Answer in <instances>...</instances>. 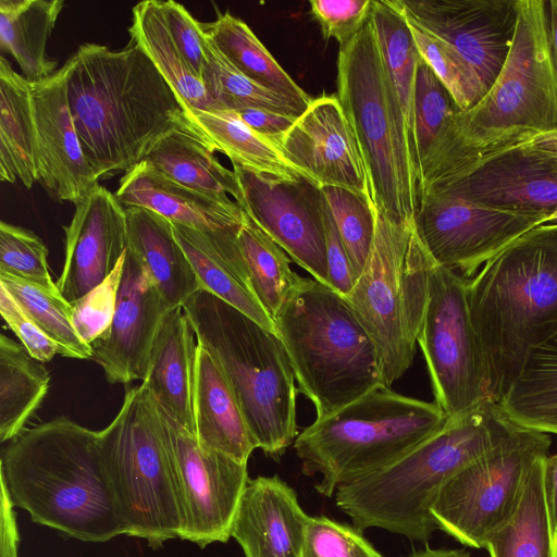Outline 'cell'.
I'll return each instance as SVG.
<instances>
[{"instance_id":"cell-1","label":"cell","mask_w":557,"mask_h":557,"mask_svg":"<svg viewBox=\"0 0 557 557\" xmlns=\"http://www.w3.org/2000/svg\"><path fill=\"white\" fill-rule=\"evenodd\" d=\"M63 66L74 124L99 180L135 168L188 120L176 91L132 40L117 50L83 44Z\"/></svg>"},{"instance_id":"cell-2","label":"cell","mask_w":557,"mask_h":557,"mask_svg":"<svg viewBox=\"0 0 557 557\" xmlns=\"http://www.w3.org/2000/svg\"><path fill=\"white\" fill-rule=\"evenodd\" d=\"M557 132V67L546 0H518L509 55L485 96L459 111L419 170V195L502 151Z\"/></svg>"},{"instance_id":"cell-3","label":"cell","mask_w":557,"mask_h":557,"mask_svg":"<svg viewBox=\"0 0 557 557\" xmlns=\"http://www.w3.org/2000/svg\"><path fill=\"white\" fill-rule=\"evenodd\" d=\"M0 481L40 525L104 543L124 534L104 475L98 432L66 417L25 428L1 450Z\"/></svg>"},{"instance_id":"cell-4","label":"cell","mask_w":557,"mask_h":557,"mask_svg":"<svg viewBox=\"0 0 557 557\" xmlns=\"http://www.w3.org/2000/svg\"><path fill=\"white\" fill-rule=\"evenodd\" d=\"M468 307L499 403L528 351L557 327V223L533 227L467 283Z\"/></svg>"},{"instance_id":"cell-5","label":"cell","mask_w":557,"mask_h":557,"mask_svg":"<svg viewBox=\"0 0 557 557\" xmlns=\"http://www.w3.org/2000/svg\"><path fill=\"white\" fill-rule=\"evenodd\" d=\"M487 399L385 468L335 492L336 505L359 530L380 528L425 542L437 528L431 507L441 488L492 448L513 425Z\"/></svg>"},{"instance_id":"cell-6","label":"cell","mask_w":557,"mask_h":557,"mask_svg":"<svg viewBox=\"0 0 557 557\" xmlns=\"http://www.w3.org/2000/svg\"><path fill=\"white\" fill-rule=\"evenodd\" d=\"M298 389L321 418L383 386L375 345L344 296L299 276L274 318Z\"/></svg>"},{"instance_id":"cell-7","label":"cell","mask_w":557,"mask_h":557,"mask_svg":"<svg viewBox=\"0 0 557 557\" xmlns=\"http://www.w3.org/2000/svg\"><path fill=\"white\" fill-rule=\"evenodd\" d=\"M182 308L197 344L224 372L257 448L280 458L297 435L296 380L281 339L206 289Z\"/></svg>"},{"instance_id":"cell-8","label":"cell","mask_w":557,"mask_h":557,"mask_svg":"<svg viewBox=\"0 0 557 557\" xmlns=\"http://www.w3.org/2000/svg\"><path fill=\"white\" fill-rule=\"evenodd\" d=\"M337 94L355 136L374 208L396 221H413L419 174L412 135L370 22L337 58Z\"/></svg>"},{"instance_id":"cell-9","label":"cell","mask_w":557,"mask_h":557,"mask_svg":"<svg viewBox=\"0 0 557 557\" xmlns=\"http://www.w3.org/2000/svg\"><path fill=\"white\" fill-rule=\"evenodd\" d=\"M435 403L379 386L336 411L317 418L294 441L306 475L320 474L317 491L336 490L396 461L445 426Z\"/></svg>"},{"instance_id":"cell-10","label":"cell","mask_w":557,"mask_h":557,"mask_svg":"<svg viewBox=\"0 0 557 557\" xmlns=\"http://www.w3.org/2000/svg\"><path fill=\"white\" fill-rule=\"evenodd\" d=\"M101 462L124 534L156 550L180 539L182 509L161 410L148 387H128L98 431Z\"/></svg>"},{"instance_id":"cell-11","label":"cell","mask_w":557,"mask_h":557,"mask_svg":"<svg viewBox=\"0 0 557 557\" xmlns=\"http://www.w3.org/2000/svg\"><path fill=\"white\" fill-rule=\"evenodd\" d=\"M374 214L370 255L345 299L372 338L383 386L391 388L412 364L435 263L414 220L396 221L375 208Z\"/></svg>"},{"instance_id":"cell-12","label":"cell","mask_w":557,"mask_h":557,"mask_svg":"<svg viewBox=\"0 0 557 557\" xmlns=\"http://www.w3.org/2000/svg\"><path fill=\"white\" fill-rule=\"evenodd\" d=\"M549 434L516 424L486 453L454 475L431 507L437 528L473 548L513 510L534 462L548 456Z\"/></svg>"},{"instance_id":"cell-13","label":"cell","mask_w":557,"mask_h":557,"mask_svg":"<svg viewBox=\"0 0 557 557\" xmlns=\"http://www.w3.org/2000/svg\"><path fill=\"white\" fill-rule=\"evenodd\" d=\"M467 283L468 278L454 270L432 268L417 336L434 403L449 419L491 399L483 352L470 319Z\"/></svg>"},{"instance_id":"cell-14","label":"cell","mask_w":557,"mask_h":557,"mask_svg":"<svg viewBox=\"0 0 557 557\" xmlns=\"http://www.w3.org/2000/svg\"><path fill=\"white\" fill-rule=\"evenodd\" d=\"M160 410L181 502L180 539L200 548L226 543L249 480L247 463L203 448L196 434Z\"/></svg>"},{"instance_id":"cell-15","label":"cell","mask_w":557,"mask_h":557,"mask_svg":"<svg viewBox=\"0 0 557 557\" xmlns=\"http://www.w3.org/2000/svg\"><path fill=\"white\" fill-rule=\"evenodd\" d=\"M542 223L445 193L419 198L414 228L436 265L474 276L488 260Z\"/></svg>"},{"instance_id":"cell-16","label":"cell","mask_w":557,"mask_h":557,"mask_svg":"<svg viewBox=\"0 0 557 557\" xmlns=\"http://www.w3.org/2000/svg\"><path fill=\"white\" fill-rule=\"evenodd\" d=\"M240 189L239 207L298 265L329 286V267L322 189L302 176L274 178L233 166Z\"/></svg>"},{"instance_id":"cell-17","label":"cell","mask_w":557,"mask_h":557,"mask_svg":"<svg viewBox=\"0 0 557 557\" xmlns=\"http://www.w3.org/2000/svg\"><path fill=\"white\" fill-rule=\"evenodd\" d=\"M407 20L448 44L486 94L509 55L518 0H396Z\"/></svg>"},{"instance_id":"cell-18","label":"cell","mask_w":557,"mask_h":557,"mask_svg":"<svg viewBox=\"0 0 557 557\" xmlns=\"http://www.w3.org/2000/svg\"><path fill=\"white\" fill-rule=\"evenodd\" d=\"M445 193L542 224L557 223V154L519 146L421 191Z\"/></svg>"},{"instance_id":"cell-19","label":"cell","mask_w":557,"mask_h":557,"mask_svg":"<svg viewBox=\"0 0 557 557\" xmlns=\"http://www.w3.org/2000/svg\"><path fill=\"white\" fill-rule=\"evenodd\" d=\"M170 310L147 270L127 249L112 322L90 345L92 359L109 383L145 380L154 341Z\"/></svg>"},{"instance_id":"cell-20","label":"cell","mask_w":557,"mask_h":557,"mask_svg":"<svg viewBox=\"0 0 557 557\" xmlns=\"http://www.w3.org/2000/svg\"><path fill=\"white\" fill-rule=\"evenodd\" d=\"M274 145L290 165L320 188L342 187L369 195L363 162L336 96L312 99Z\"/></svg>"},{"instance_id":"cell-21","label":"cell","mask_w":557,"mask_h":557,"mask_svg":"<svg viewBox=\"0 0 557 557\" xmlns=\"http://www.w3.org/2000/svg\"><path fill=\"white\" fill-rule=\"evenodd\" d=\"M74 206L64 226V263L55 282L71 304L104 281L127 250L125 209L115 195L97 185Z\"/></svg>"},{"instance_id":"cell-22","label":"cell","mask_w":557,"mask_h":557,"mask_svg":"<svg viewBox=\"0 0 557 557\" xmlns=\"http://www.w3.org/2000/svg\"><path fill=\"white\" fill-rule=\"evenodd\" d=\"M38 181L59 201L77 203L99 178L87 161L70 110L65 69L32 84Z\"/></svg>"},{"instance_id":"cell-23","label":"cell","mask_w":557,"mask_h":557,"mask_svg":"<svg viewBox=\"0 0 557 557\" xmlns=\"http://www.w3.org/2000/svg\"><path fill=\"white\" fill-rule=\"evenodd\" d=\"M309 518L293 487L277 475H259L246 484L231 537L245 557H302Z\"/></svg>"},{"instance_id":"cell-24","label":"cell","mask_w":557,"mask_h":557,"mask_svg":"<svg viewBox=\"0 0 557 557\" xmlns=\"http://www.w3.org/2000/svg\"><path fill=\"white\" fill-rule=\"evenodd\" d=\"M114 195L124 208H146L199 231L238 230L244 218L243 209L228 195L186 187L145 162L124 173Z\"/></svg>"},{"instance_id":"cell-25","label":"cell","mask_w":557,"mask_h":557,"mask_svg":"<svg viewBox=\"0 0 557 557\" xmlns=\"http://www.w3.org/2000/svg\"><path fill=\"white\" fill-rule=\"evenodd\" d=\"M195 339V332L183 308L170 310L158 332L148 372L143 381L160 408L194 434Z\"/></svg>"},{"instance_id":"cell-26","label":"cell","mask_w":557,"mask_h":557,"mask_svg":"<svg viewBox=\"0 0 557 557\" xmlns=\"http://www.w3.org/2000/svg\"><path fill=\"white\" fill-rule=\"evenodd\" d=\"M194 414L196 436L209 450L248 463L257 448L238 400L218 361L197 344Z\"/></svg>"},{"instance_id":"cell-27","label":"cell","mask_w":557,"mask_h":557,"mask_svg":"<svg viewBox=\"0 0 557 557\" xmlns=\"http://www.w3.org/2000/svg\"><path fill=\"white\" fill-rule=\"evenodd\" d=\"M174 234L206 289L268 330L273 322L246 276L234 231L206 232L173 223Z\"/></svg>"},{"instance_id":"cell-28","label":"cell","mask_w":557,"mask_h":557,"mask_svg":"<svg viewBox=\"0 0 557 557\" xmlns=\"http://www.w3.org/2000/svg\"><path fill=\"white\" fill-rule=\"evenodd\" d=\"M124 209L127 249L147 270L169 308L182 307L202 287L174 234L172 222L146 208Z\"/></svg>"},{"instance_id":"cell-29","label":"cell","mask_w":557,"mask_h":557,"mask_svg":"<svg viewBox=\"0 0 557 557\" xmlns=\"http://www.w3.org/2000/svg\"><path fill=\"white\" fill-rule=\"evenodd\" d=\"M213 148L188 120L164 135L143 162L169 178L196 190L242 198L238 178L222 165Z\"/></svg>"},{"instance_id":"cell-30","label":"cell","mask_w":557,"mask_h":557,"mask_svg":"<svg viewBox=\"0 0 557 557\" xmlns=\"http://www.w3.org/2000/svg\"><path fill=\"white\" fill-rule=\"evenodd\" d=\"M0 180L26 188L38 181L32 83L0 58Z\"/></svg>"},{"instance_id":"cell-31","label":"cell","mask_w":557,"mask_h":557,"mask_svg":"<svg viewBox=\"0 0 557 557\" xmlns=\"http://www.w3.org/2000/svg\"><path fill=\"white\" fill-rule=\"evenodd\" d=\"M498 405L516 425L557 435V327L530 348Z\"/></svg>"},{"instance_id":"cell-32","label":"cell","mask_w":557,"mask_h":557,"mask_svg":"<svg viewBox=\"0 0 557 557\" xmlns=\"http://www.w3.org/2000/svg\"><path fill=\"white\" fill-rule=\"evenodd\" d=\"M532 466L509 517L486 539L491 557H557L545 491V460Z\"/></svg>"},{"instance_id":"cell-33","label":"cell","mask_w":557,"mask_h":557,"mask_svg":"<svg viewBox=\"0 0 557 557\" xmlns=\"http://www.w3.org/2000/svg\"><path fill=\"white\" fill-rule=\"evenodd\" d=\"M63 0H1L0 48L11 54L32 84L55 73L47 42L63 8Z\"/></svg>"},{"instance_id":"cell-34","label":"cell","mask_w":557,"mask_h":557,"mask_svg":"<svg viewBox=\"0 0 557 557\" xmlns=\"http://www.w3.org/2000/svg\"><path fill=\"white\" fill-rule=\"evenodd\" d=\"M202 28L208 38L242 74L258 85L288 99L302 112L309 95L277 63L250 27L230 12L219 13Z\"/></svg>"},{"instance_id":"cell-35","label":"cell","mask_w":557,"mask_h":557,"mask_svg":"<svg viewBox=\"0 0 557 557\" xmlns=\"http://www.w3.org/2000/svg\"><path fill=\"white\" fill-rule=\"evenodd\" d=\"M187 115L213 150L225 154L233 166L285 181L305 176L271 140L247 126L234 111L190 110Z\"/></svg>"},{"instance_id":"cell-36","label":"cell","mask_w":557,"mask_h":557,"mask_svg":"<svg viewBox=\"0 0 557 557\" xmlns=\"http://www.w3.org/2000/svg\"><path fill=\"white\" fill-rule=\"evenodd\" d=\"M50 374L44 362L21 344L0 336V441L10 442L24 429L46 397Z\"/></svg>"},{"instance_id":"cell-37","label":"cell","mask_w":557,"mask_h":557,"mask_svg":"<svg viewBox=\"0 0 557 557\" xmlns=\"http://www.w3.org/2000/svg\"><path fill=\"white\" fill-rule=\"evenodd\" d=\"M128 33L176 91L187 114L190 110L210 109L203 83L171 36L159 0L141 1L133 8Z\"/></svg>"},{"instance_id":"cell-38","label":"cell","mask_w":557,"mask_h":557,"mask_svg":"<svg viewBox=\"0 0 557 557\" xmlns=\"http://www.w3.org/2000/svg\"><path fill=\"white\" fill-rule=\"evenodd\" d=\"M236 243L249 285L272 320L299 275L292 270L285 250L245 211Z\"/></svg>"},{"instance_id":"cell-39","label":"cell","mask_w":557,"mask_h":557,"mask_svg":"<svg viewBox=\"0 0 557 557\" xmlns=\"http://www.w3.org/2000/svg\"><path fill=\"white\" fill-rule=\"evenodd\" d=\"M369 18L412 135L414 83L421 55L409 23L396 0H373Z\"/></svg>"},{"instance_id":"cell-40","label":"cell","mask_w":557,"mask_h":557,"mask_svg":"<svg viewBox=\"0 0 557 557\" xmlns=\"http://www.w3.org/2000/svg\"><path fill=\"white\" fill-rule=\"evenodd\" d=\"M0 285L58 346L59 355L75 359H92L91 347L81 338L74 327L72 304L59 289H49L5 274H0Z\"/></svg>"},{"instance_id":"cell-41","label":"cell","mask_w":557,"mask_h":557,"mask_svg":"<svg viewBox=\"0 0 557 557\" xmlns=\"http://www.w3.org/2000/svg\"><path fill=\"white\" fill-rule=\"evenodd\" d=\"M201 81L209 110L236 111L256 108L297 117L302 114L295 103L258 85L236 70L209 38L207 64L201 73Z\"/></svg>"},{"instance_id":"cell-42","label":"cell","mask_w":557,"mask_h":557,"mask_svg":"<svg viewBox=\"0 0 557 557\" xmlns=\"http://www.w3.org/2000/svg\"><path fill=\"white\" fill-rule=\"evenodd\" d=\"M459 111L449 91L421 58L414 83L412 123L418 174L437 146L446 126Z\"/></svg>"},{"instance_id":"cell-43","label":"cell","mask_w":557,"mask_h":557,"mask_svg":"<svg viewBox=\"0 0 557 557\" xmlns=\"http://www.w3.org/2000/svg\"><path fill=\"white\" fill-rule=\"evenodd\" d=\"M321 189L358 278L374 239V206L369 195L342 187L330 186Z\"/></svg>"},{"instance_id":"cell-44","label":"cell","mask_w":557,"mask_h":557,"mask_svg":"<svg viewBox=\"0 0 557 557\" xmlns=\"http://www.w3.org/2000/svg\"><path fill=\"white\" fill-rule=\"evenodd\" d=\"M407 21L421 58L449 91L459 110L476 104L485 92L461 57L442 39Z\"/></svg>"},{"instance_id":"cell-45","label":"cell","mask_w":557,"mask_h":557,"mask_svg":"<svg viewBox=\"0 0 557 557\" xmlns=\"http://www.w3.org/2000/svg\"><path fill=\"white\" fill-rule=\"evenodd\" d=\"M0 274L58 289L50 276L48 249L41 238L5 221L0 223Z\"/></svg>"},{"instance_id":"cell-46","label":"cell","mask_w":557,"mask_h":557,"mask_svg":"<svg viewBox=\"0 0 557 557\" xmlns=\"http://www.w3.org/2000/svg\"><path fill=\"white\" fill-rule=\"evenodd\" d=\"M126 253L112 273L98 286L72 302V321L77 334L89 346L109 329L117 300Z\"/></svg>"},{"instance_id":"cell-47","label":"cell","mask_w":557,"mask_h":557,"mask_svg":"<svg viewBox=\"0 0 557 557\" xmlns=\"http://www.w3.org/2000/svg\"><path fill=\"white\" fill-rule=\"evenodd\" d=\"M302 557H383L354 528L327 517H310Z\"/></svg>"},{"instance_id":"cell-48","label":"cell","mask_w":557,"mask_h":557,"mask_svg":"<svg viewBox=\"0 0 557 557\" xmlns=\"http://www.w3.org/2000/svg\"><path fill=\"white\" fill-rule=\"evenodd\" d=\"M309 4L324 39L333 38L341 47L367 24L373 0H310Z\"/></svg>"},{"instance_id":"cell-49","label":"cell","mask_w":557,"mask_h":557,"mask_svg":"<svg viewBox=\"0 0 557 557\" xmlns=\"http://www.w3.org/2000/svg\"><path fill=\"white\" fill-rule=\"evenodd\" d=\"M159 4L176 46L190 67L201 78L208 52V37L202 28V23L196 21L184 5L173 0H159Z\"/></svg>"},{"instance_id":"cell-50","label":"cell","mask_w":557,"mask_h":557,"mask_svg":"<svg viewBox=\"0 0 557 557\" xmlns=\"http://www.w3.org/2000/svg\"><path fill=\"white\" fill-rule=\"evenodd\" d=\"M0 313L28 352L41 362L59 355L58 346L36 325L9 292L0 285Z\"/></svg>"},{"instance_id":"cell-51","label":"cell","mask_w":557,"mask_h":557,"mask_svg":"<svg viewBox=\"0 0 557 557\" xmlns=\"http://www.w3.org/2000/svg\"><path fill=\"white\" fill-rule=\"evenodd\" d=\"M324 223L329 267V286L342 296L346 297L355 286L357 275L325 198Z\"/></svg>"},{"instance_id":"cell-52","label":"cell","mask_w":557,"mask_h":557,"mask_svg":"<svg viewBox=\"0 0 557 557\" xmlns=\"http://www.w3.org/2000/svg\"><path fill=\"white\" fill-rule=\"evenodd\" d=\"M234 112L247 126L273 144L285 135L298 119L256 108H244Z\"/></svg>"},{"instance_id":"cell-53","label":"cell","mask_w":557,"mask_h":557,"mask_svg":"<svg viewBox=\"0 0 557 557\" xmlns=\"http://www.w3.org/2000/svg\"><path fill=\"white\" fill-rule=\"evenodd\" d=\"M0 557H18L20 532L14 503L5 484L0 481Z\"/></svg>"},{"instance_id":"cell-54","label":"cell","mask_w":557,"mask_h":557,"mask_svg":"<svg viewBox=\"0 0 557 557\" xmlns=\"http://www.w3.org/2000/svg\"><path fill=\"white\" fill-rule=\"evenodd\" d=\"M545 491L552 535L557 544V453L548 455L545 460Z\"/></svg>"},{"instance_id":"cell-55","label":"cell","mask_w":557,"mask_h":557,"mask_svg":"<svg viewBox=\"0 0 557 557\" xmlns=\"http://www.w3.org/2000/svg\"><path fill=\"white\" fill-rule=\"evenodd\" d=\"M546 15L552 54L557 67V0L546 1Z\"/></svg>"},{"instance_id":"cell-56","label":"cell","mask_w":557,"mask_h":557,"mask_svg":"<svg viewBox=\"0 0 557 557\" xmlns=\"http://www.w3.org/2000/svg\"><path fill=\"white\" fill-rule=\"evenodd\" d=\"M521 146L531 147L533 149L552 154H557V132L540 134Z\"/></svg>"},{"instance_id":"cell-57","label":"cell","mask_w":557,"mask_h":557,"mask_svg":"<svg viewBox=\"0 0 557 557\" xmlns=\"http://www.w3.org/2000/svg\"><path fill=\"white\" fill-rule=\"evenodd\" d=\"M407 557H471V555L462 549H433L425 548L408 555Z\"/></svg>"}]
</instances>
